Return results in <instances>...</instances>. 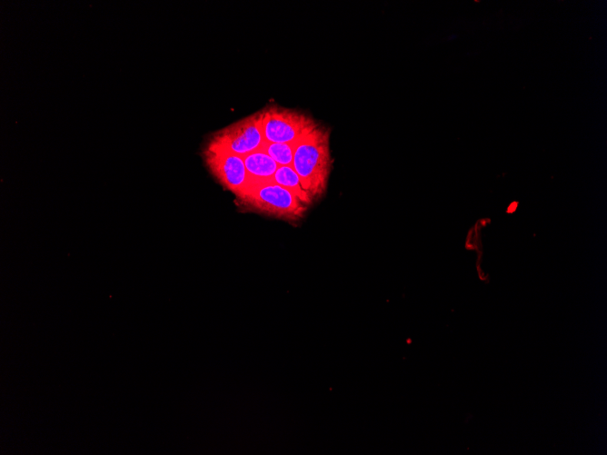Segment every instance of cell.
<instances>
[{
    "label": "cell",
    "mask_w": 607,
    "mask_h": 455,
    "mask_svg": "<svg viewBox=\"0 0 607 455\" xmlns=\"http://www.w3.org/2000/svg\"><path fill=\"white\" fill-rule=\"evenodd\" d=\"M330 134V128L318 124L294 143L292 166L313 201L324 194L333 168Z\"/></svg>",
    "instance_id": "cell-1"
},
{
    "label": "cell",
    "mask_w": 607,
    "mask_h": 455,
    "mask_svg": "<svg viewBox=\"0 0 607 455\" xmlns=\"http://www.w3.org/2000/svg\"><path fill=\"white\" fill-rule=\"evenodd\" d=\"M235 199L246 211L290 223L300 222L309 207L274 180L253 183Z\"/></svg>",
    "instance_id": "cell-2"
},
{
    "label": "cell",
    "mask_w": 607,
    "mask_h": 455,
    "mask_svg": "<svg viewBox=\"0 0 607 455\" xmlns=\"http://www.w3.org/2000/svg\"><path fill=\"white\" fill-rule=\"evenodd\" d=\"M262 130L265 143H295L319 124L308 114L268 104L262 110Z\"/></svg>",
    "instance_id": "cell-3"
},
{
    "label": "cell",
    "mask_w": 607,
    "mask_h": 455,
    "mask_svg": "<svg viewBox=\"0 0 607 455\" xmlns=\"http://www.w3.org/2000/svg\"><path fill=\"white\" fill-rule=\"evenodd\" d=\"M261 113L257 111L214 133L206 146L244 157L264 144Z\"/></svg>",
    "instance_id": "cell-4"
},
{
    "label": "cell",
    "mask_w": 607,
    "mask_h": 455,
    "mask_svg": "<svg viewBox=\"0 0 607 455\" xmlns=\"http://www.w3.org/2000/svg\"><path fill=\"white\" fill-rule=\"evenodd\" d=\"M203 158L210 173L224 190L237 195L251 184L243 157L205 146Z\"/></svg>",
    "instance_id": "cell-5"
},
{
    "label": "cell",
    "mask_w": 607,
    "mask_h": 455,
    "mask_svg": "<svg viewBox=\"0 0 607 455\" xmlns=\"http://www.w3.org/2000/svg\"><path fill=\"white\" fill-rule=\"evenodd\" d=\"M243 160L251 183L274 180L278 164L264 151L251 153Z\"/></svg>",
    "instance_id": "cell-6"
},
{
    "label": "cell",
    "mask_w": 607,
    "mask_h": 455,
    "mask_svg": "<svg viewBox=\"0 0 607 455\" xmlns=\"http://www.w3.org/2000/svg\"><path fill=\"white\" fill-rule=\"evenodd\" d=\"M274 181L291 192L307 206H310L313 203V198L308 192L304 189L300 178L293 166H278L274 175Z\"/></svg>",
    "instance_id": "cell-7"
},
{
    "label": "cell",
    "mask_w": 607,
    "mask_h": 455,
    "mask_svg": "<svg viewBox=\"0 0 607 455\" xmlns=\"http://www.w3.org/2000/svg\"><path fill=\"white\" fill-rule=\"evenodd\" d=\"M294 143H264L260 149L266 153L278 166H292Z\"/></svg>",
    "instance_id": "cell-8"
}]
</instances>
